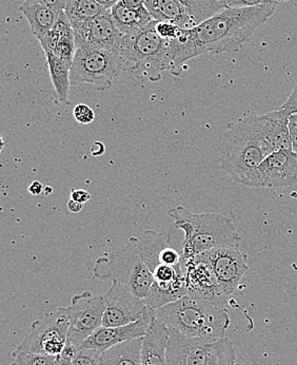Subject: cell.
Returning <instances> with one entry per match:
<instances>
[{
    "instance_id": "15",
    "label": "cell",
    "mask_w": 297,
    "mask_h": 365,
    "mask_svg": "<svg viewBox=\"0 0 297 365\" xmlns=\"http://www.w3.org/2000/svg\"><path fill=\"white\" fill-rule=\"evenodd\" d=\"M155 317V309L147 307L140 320L122 327H100L87 340L83 341L81 346L105 351V349L125 341L142 338L146 335L150 324Z\"/></svg>"
},
{
    "instance_id": "36",
    "label": "cell",
    "mask_w": 297,
    "mask_h": 365,
    "mask_svg": "<svg viewBox=\"0 0 297 365\" xmlns=\"http://www.w3.org/2000/svg\"><path fill=\"white\" fill-rule=\"evenodd\" d=\"M290 136H291L292 150L297 153V112L289 118Z\"/></svg>"
},
{
    "instance_id": "2",
    "label": "cell",
    "mask_w": 297,
    "mask_h": 365,
    "mask_svg": "<svg viewBox=\"0 0 297 365\" xmlns=\"http://www.w3.org/2000/svg\"><path fill=\"white\" fill-rule=\"evenodd\" d=\"M219 164L236 184L259 187V168L271 155L261 115H245L228 125L219 138Z\"/></svg>"
},
{
    "instance_id": "40",
    "label": "cell",
    "mask_w": 297,
    "mask_h": 365,
    "mask_svg": "<svg viewBox=\"0 0 297 365\" xmlns=\"http://www.w3.org/2000/svg\"><path fill=\"white\" fill-rule=\"evenodd\" d=\"M28 192L33 195H39L41 193H43V190H45V187L43 186L41 182L35 181L33 182L32 184L28 186Z\"/></svg>"
},
{
    "instance_id": "33",
    "label": "cell",
    "mask_w": 297,
    "mask_h": 365,
    "mask_svg": "<svg viewBox=\"0 0 297 365\" xmlns=\"http://www.w3.org/2000/svg\"><path fill=\"white\" fill-rule=\"evenodd\" d=\"M182 28L169 21H157L156 24V32L165 41H172L179 35Z\"/></svg>"
},
{
    "instance_id": "13",
    "label": "cell",
    "mask_w": 297,
    "mask_h": 365,
    "mask_svg": "<svg viewBox=\"0 0 297 365\" xmlns=\"http://www.w3.org/2000/svg\"><path fill=\"white\" fill-rule=\"evenodd\" d=\"M152 274L154 282L148 297L145 300L147 305L152 309H157L166 307L188 294L182 262L175 266L160 263L154 268Z\"/></svg>"
},
{
    "instance_id": "19",
    "label": "cell",
    "mask_w": 297,
    "mask_h": 365,
    "mask_svg": "<svg viewBox=\"0 0 297 365\" xmlns=\"http://www.w3.org/2000/svg\"><path fill=\"white\" fill-rule=\"evenodd\" d=\"M169 338V327L155 317L146 335L142 337V365H167Z\"/></svg>"
},
{
    "instance_id": "31",
    "label": "cell",
    "mask_w": 297,
    "mask_h": 365,
    "mask_svg": "<svg viewBox=\"0 0 297 365\" xmlns=\"http://www.w3.org/2000/svg\"><path fill=\"white\" fill-rule=\"evenodd\" d=\"M103 351L98 349H88V347H78L72 365H101Z\"/></svg>"
},
{
    "instance_id": "24",
    "label": "cell",
    "mask_w": 297,
    "mask_h": 365,
    "mask_svg": "<svg viewBox=\"0 0 297 365\" xmlns=\"http://www.w3.org/2000/svg\"><path fill=\"white\" fill-rule=\"evenodd\" d=\"M49 67L51 81L55 96L61 104L70 105L69 89L71 86V66L51 52H45Z\"/></svg>"
},
{
    "instance_id": "35",
    "label": "cell",
    "mask_w": 297,
    "mask_h": 365,
    "mask_svg": "<svg viewBox=\"0 0 297 365\" xmlns=\"http://www.w3.org/2000/svg\"><path fill=\"white\" fill-rule=\"evenodd\" d=\"M279 109L283 110V111L287 112L289 115L291 114L296 113L297 112V81L296 83V86H294L293 89H292L291 94H290L288 100L283 103V105L281 106Z\"/></svg>"
},
{
    "instance_id": "9",
    "label": "cell",
    "mask_w": 297,
    "mask_h": 365,
    "mask_svg": "<svg viewBox=\"0 0 297 365\" xmlns=\"http://www.w3.org/2000/svg\"><path fill=\"white\" fill-rule=\"evenodd\" d=\"M67 309L70 321L68 341L80 347L83 341L103 327L105 298L101 294L83 292L75 294Z\"/></svg>"
},
{
    "instance_id": "41",
    "label": "cell",
    "mask_w": 297,
    "mask_h": 365,
    "mask_svg": "<svg viewBox=\"0 0 297 365\" xmlns=\"http://www.w3.org/2000/svg\"><path fill=\"white\" fill-rule=\"evenodd\" d=\"M95 1L98 2V4H100L105 10L110 11L118 2H120V0H95Z\"/></svg>"
},
{
    "instance_id": "26",
    "label": "cell",
    "mask_w": 297,
    "mask_h": 365,
    "mask_svg": "<svg viewBox=\"0 0 297 365\" xmlns=\"http://www.w3.org/2000/svg\"><path fill=\"white\" fill-rule=\"evenodd\" d=\"M142 338L125 341L103 351L101 365H142Z\"/></svg>"
},
{
    "instance_id": "37",
    "label": "cell",
    "mask_w": 297,
    "mask_h": 365,
    "mask_svg": "<svg viewBox=\"0 0 297 365\" xmlns=\"http://www.w3.org/2000/svg\"><path fill=\"white\" fill-rule=\"evenodd\" d=\"M71 199L80 204L87 203L91 199V195L85 189H72Z\"/></svg>"
},
{
    "instance_id": "44",
    "label": "cell",
    "mask_w": 297,
    "mask_h": 365,
    "mask_svg": "<svg viewBox=\"0 0 297 365\" xmlns=\"http://www.w3.org/2000/svg\"><path fill=\"white\" fill-rule=\"evenodd\" d=\"M58 365H72V362H59Z\"/></svg>"
},
{
    "instance_id": "14",
    "label": "cell",
    "mask_w": 297,
    "mask_h": 365,
    "mask_svg": "<svg viewBox=\"0 0 297 365\" xmlns=\"http://www.w3.org/2000/svg\"><path fill=\"white\" fill-rule=\"evenodd\" d=\"M76 48L92 47L118 52L124 35L112 19L110 11L103 13L85 25L73 29Z\"/></svg>"
},
{
    "instance_id": "3",
    "label": "cell",
    "mask_w": 297,
    "mask_h": 365,
    "mask_svg": "<svg viewBox=\"0 0 297 365\" xmlns=\"http://www.w3.org/2000/svg\"><path fill=\"white\" fill-rule=\"evenodd\" d=\"M156 318L184 336L212 344L223 340L230 325L224 307L186 294L175 302L155 309Z\"/></svg>"
},
{
    "instance_id": "7",
    "label": "cell",
    "mask_w": 297,
    "mask_h": 365,
    "mask_svg": "<svg viewBox=\"0 0 297 365\" xmlns=\"http://www.w3.org/2000/svg\"><path fill=\"white\" fill-rule=\"evenodd\" d=\"M125 72L118 52L99 48H76L71 67V85L90 83L100 91L111 89L114 79Z\"/></svg>"
},
{
    "instance_id": "39",
    "label": "cell",
    "mask_w": 297,
    "mask_h": 365,
    "mask_svg": "<svg viewBox=\"0 0 297 365\" xmlns=\"http://www.w3.org/2000/svg\"><path fill=\"white\" fill-rule=\"evenodd\" d=\"M127 8L129 9H140L142 6H146L149 0H120Z\"/></svg>"
},
{
    "instance_id": "34",
    "label": "cell",
    "mask_w": 297,
    "mask_h": 365,
    "mask_svg": "<svg viewBox=\"0 0 297 365\" xmlns=\"http://www.w3.org/2000/svg\"><path fill=\"white\" fill-rule=\"evenodd\" d=\"M75 120L80 124H91L95 120V113L93 110L85 104H78L73 109Z\"/></svg>"
},
{
    "instance_id": "32",
    "label": "cell",
    "mask_w": 297,
    "mask_h": 365,
    "mask_svg": "<svg viewBox=\"0 0 297 365\" xmlns=\"http://www.w3.org/2000/svg\"><path fill=\"white\" fill-rule=\"evenodd\" d=\"M226 8H252V6L278 4L288 0H224Z\"/></svg>"
},
{
    "instance_id": "38",
    "label": "cell",
    "mask_w": 297,
    "mask_h": 365,
    "mask_svg": "<svg viewBox=\"0 0 297 365\" xmlns=\"http://www.w3.org/2000/svg\"><path fill=\"white\" fill-rule=\"evenodd\" d=\"M37 1L54 9L55 11H58V12H63L66 9V0H37Z\"/></svg>"
},
{
    "instance_id": "20",
    "label": "cell",
    "mask_w": 297,
    "mask_h": 365,
    "mask_svg": "<svg viewBox=\"0 0 297 365\" xmlns=\"http://www.w3.org/2000/svg\"><path fill=\"white\" fill-rule=\"evenodd\" d=\"M264 131L271 153L292 150L289 129V114L281 109L261 115Z\"/></svg>"
},
{
    "instance_id": "28",
    "label": "cell",
    "mask_w": 297,
    "mask_h": 365,
    "mask_svg": "<svg viewBox=\"0 0 297 365\" xmlns=\"http://www.w3.org/2000/svg\"><path fill=\"white\" fill-rule=\"evenodd\" d=\"M188 11L193 25L197 26L226 9L224 0H178Z\"/></svg>"
},
{
    "instance_id": "27",
    "label": "cell",
    "mask_w": 297,
    "mask_h": 365,
    "mask_svg": "<svg viewBox=\"0 0 297 365\" xmlns=\"http://www.w3.org/2000/svg\"><path fill=\"white\" fill-rule=\"evenodd\" d=\"M105 12L107 10L95 0H66L65 13L73 29L85 25Z\"/></svg>"
},
{
    "instance_id": "16",
    "label": "cell",
    "mask_w": 297,
    "mask_h": 365,
    "mask_svg": "<svg viewBox=\"0 0 297 365\" xmlns=\"http://www.w3.org/2000/svg\"><path fill=\"white\" fill-rule=\"evenodd\" d=\"M259 187L283 188L297 184V153L281 150L268 155L259 168Z\"/></svg>"
},
{
    "instance_id": "6",
    "label": "cell",
    "mask_w": 297,
    "mask_h": 365,
    "mask_svg": "<svg viewBox=\"0 0 297 365\" xmlns=\"http://www.w3.org/2000/svg\"><path fill=\"white\" fill-rule=\"evenodd\" d=\"M98 280L120 283L136 297L146 300L154 282L153 274L142 259L137 237H130L127 244L114 252L99 257L93 268Z\"/></svg>"
},
{
    "instance_id": "42",
    "label": "cell",
    "mask_w": 297,
    "mask_h": 365,
    "mask_svg": "<svg viewBox=\"0 0 297 365\" xmlns=\"http://www.w3.org/2000/svg\"><path fill=\"white\" fill-rule=\"evenodd\" d=\"M83 204L78 203V202L74 201V200H70L69 202H68L67 206L68 209H69L71 212L73 213H78L79 211H81V209H83Z\"/></svg>"
},
{
    "instance_id": "17",
    "label": "cell",
    "mask_w": 297,
    "mask_h": 365,
    "mask_svg": "<svg viewBox=\"0 0 297 365\" xmlns=\"http://www.w3.org/2000/svg\"><path fill=\"white\" fill-rule=\"evenodd\" d=\"M169 327L170 338L167 349V365H206L211 345L204 341L187 337Z\"/></svg>"
},
{
    "instance_id": "12",
    "label": "cell",
    "mask_w": 297,
    "mask_h": 365,
    "mask_svg": "<svg viewBox=\"0 0 297 365\" xmlns=\"http://www.w3.org/2000/svg\"><path fill=\"white\" fill-rule=\"evenodd\" d=\"M202 255L212 266L224 294H232L248 270L247 256L232 246L213 248Z\"/></svg>"
},
{
    "instance_id": "21",
    "label": "cell",
    "mask_w": 297,
    "mask_h": 365,
    "mask_svg": "<svg viewBox=\"0 0 297 365\" xmlns=\"http://www.w3.org/2000/svg\"><path fill=\"white\" fill-rule=\"evenodd\" d=\"M19 11L26 17L31 26V31L38 41H41L54 26L61 13L41 4L37 0H25Z\"/></svg>"
},
{
    "instance_id": "30",
    "label": "cell",
    "mask_w": 297,
    "mask_h": 365,
    "mask_svg": "<svg viewBox=\"0 0 297 365\" xmlns=\"http://www.w3.org/2000/svg\"><path fill=\"white\" fill-rule=\"evenodd\" d=\"M11 365H58L59 358L56 356L37 353H14Z\"/></svg>"
},
{
    "instance_id": "1",
    "label": "cell",
    "mask_w": 297,
    "mask_h": 365,
    "mask_svg": "<svg viewBox=\"0 0 297 365\" xmlns=\"http://www.w3.org/2000/svg\"><path fill=\"white\" fill-rule=\"evenodd\" d=\"M276 10V4L252 8H226L190 29L197 56L239 51L265 25Z\"/></svg>"
},
{
    "instance_id": "18",
    "label": "cell",
    "mask_w": 297,
    "mask_h": 365,
    "mask_svg": "<svg viewBox=\"0 0 297 365\" xmlns=\"http://www.w3.org/2000/svg\"><path fill=\"white\" fill-rule=\"evenodd\" d=\"M39 41L43 52L53 53L72 67L76 43L73 28L65 11L61 13L58 21Z\"/></svg>"
},
{
    "instance_id": "43",
    "label": "cell",
    "mask_w": 297,
    "mask_h": 365,
    "mask_svg": "<svg viewBox=\"0 0 297 365\" xmlns=\"http://www.w3.org/2000/svg\"><path fill=\"white\" fill-rule=\"evenodd\" d=\"M45 195H50V193L53 192V188H51V187H45Z\"/></svg>"
},
{
    "instance_id": "11",
    "label": "cell",
    "mask_w": 297,
    "mask_h": 365,
    "mask_svg": "<svg viewBox=\"0 0 297 365\" xmlns=\"http://www.w3.org/2000/svg\"><path fill=\"white\" fill-rule=\"evenodd\" d=\"M103 298L105 311L103 327H122L136 322L142 318L148 307L144 299L138 298L120 283L112 282Z\"/></svg>"
},
{
    "instance_id": "23",
    "label": "cell",
    "mask_w": 297,
    "mask_h": 365,
    "mask_svg": "<svg viewBox=\"0 0 297 365\" xmlns=\"http://www.w3.org/2000/svg\"><path fill=\"white\" fill-rule=\"evenodd\" d=\"M112 19L123 35L131 34L148 26L154 21L146 6L140 9H129L123 4L118 2L110 10Z\"/></svg>"
},
{
    "instance_id": "8",
    "label": "cell",
    "mask_w": 297,
    "mask_h": 365,
    "mask_svg": "<svg viewBox=\"0 0 297 365\" xmlns=\"http://www.w3.org/2000/svg\"><path fill=\"white\" fill-rule=\"evenodd\" d=\"M69 314L67 307H58L34 321L32 329L19 343L15 353H37L59 357L68 342Z\"/></svg>"
},
{
    "instance_id": "5",
    "label": "cell",
    "mask_w": 297,
    "mask_h": 365,
    "mask_svg": "<svg viewBox=\"0 0 297 365\" xmlns=\"http://www.w3.org/2000/svg\"><path fill=\"white\" fill-rule=\"evenodd\" d=\"M157 21L131 34L124 35L118 54L124 63L125 72L135 78L150 81L162 79V73L172 68L168 41L156 32Z\"/></svg>"
},
{
    "instance_id": "10",
    "label": "cell",
    "mask_w": 297,
    "mask_h": 365,
    "mask_svg": "<svg viewBox=\"0 0 297 365\" xmlns=\"http://www.w3.org/2000/svg\"><path fill=\"white\" fill-rule=\"evenodd\" d=\"M182 269L186 280L187 294L208 301L217 307H226L228 294H224L212 266L200 254L190 259L182 257Z\"/></svg>"
},
{
    "instance_id": "22",
    "label": "cell",
    "mask_w": 297,
    "mask_h": 365,
    "mask_svg": "<svg viewBox=\"0 0 297 365\" xmlns=\"http://www.w3.org/2000/svg\"><path fill=\"white\" fill-rule=\"evenodd\" d=\"M154 21H169L180 28H194L188 11L178 0H149L146 4Z\"/></svg>"
},
{
    "instance_id": "25",
    "label": "cell",
    "mask_w": 297,
    "mask_h": 365,
    "mask_svg": "<svg viewBox=\"0 0 297 365\" xmlns=\"http://www.w3.org/2000/svg\"><path fill=\"white\" fill-rule=\"evenodd\" d=\"M138 246L142 259L152 272L160 264V255L165 248L171 246V237L168 232H157L148 230L137 237Z\"/></svg>"
},
{
    "instance_id": "29",
    "label": "cell",
    "mask_w": 297,
    "mask_h": 365,
    "mask_svg": "<svg viewBox=\"0 0 297 365\" xmlns=\"http://www.w3.org/2000/svg\"><path fill=\"white\" fill-rule=\"evenodd\" d=\"M206 365H241L236 362V354L232 341L224 338L219 342L212 343Z\"/></svg>"
},
{
    "instance_id": "4",
    "label": "cell",
    "mask_w": 297,
    "mask_h": 365,
    "mask_svg": "<svg viewBox=\"0 0 297 365\" xmlns=\"http://www.w3.org/2000/svg\"><path fill=\"white\" fill-rule=\"evenodd\" d=\"M167 215L173 220L175 227L184 232L182 258H193L222 246H241V239L232 220L221 213H195L177 206L169 209Z\"/></svg>"
}]
</instances>
